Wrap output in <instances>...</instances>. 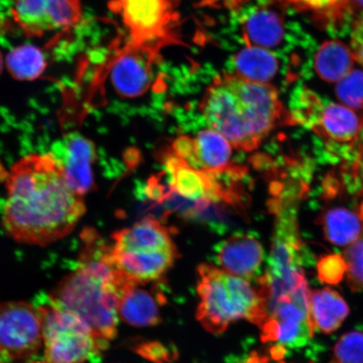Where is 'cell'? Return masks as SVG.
Wrapping results in <instances>:
<instances>
[{
  "label": "cell",
  "mask_w": 363,
  "mask_h": 363,
  "mask_svg": "<svg viewBox=\"0 0 363 363\" xmlns=\"http://www.w3.org/2000/svg\"><path fill=\"white\" fill-rule=\"evenodd\" d=\"M197 319L213 334L223 333L230 324L246 320L261 328L267 319V303L259 289L247 279L210 263L198 267Z\"/></svg>",
  "instance_id": "obj_4"
},
{
  "label": "cell",
  "mask_w": 363,
  "mask_h": 363,
  "mask_svg": "<svg viewBox=\"0 0 363 363\" xmlns=\"http://www.w3.org/2000/svg\"><path fill=\"white\" fill-rule=\"evenodd\" d=\"M349 306L338 292L330 288L316 289L310 295L313 328L330 334L337 330L349 315Z\"/></svg>",
  "instance_id": "obj_17"
},
{
  "label": "cell",
  "mask_w": 363,
  "mask_h": 363,
  "mask_svg": "<svg viewBox=\"0 0 363 363\" xmlns=\"http://www.w3.org/2000/svg\"><path fill=\"white\" fill-rule=\"evenodd\" d=\"M6 65L13 79L33 81L43 74L47 67V62L40 49L33 45H26L9 52Z\"/></svg>",
  "instance_id": "obj_22"
},
{
  "label": "cell",
  "mask_w": 363,
  "mask_h": 363,
  "mask_svg": "<svg viewBox=\"0 0 363 363\" xmlns=\"http://www.w3.org/2000/svg\"><path fill=\"white\" fill-rule=\"evenodd\" d=\"M347 263V279L353 292L363 291V238L349 246L343 253Z\"/></svg>",
  "instance_id": "obj_26"
},
{
  "label": "cell",
  "mask_w": 363,
  "mask_h": 363,
  "mask_svg": "<svg viewBox=\"0 0 363 363\" xmlns=\"http://www.w3.org/2000/svg\"><path fill=\"white\" fill-rule=\"evenodd\" d=\"M178 0H115L111 8L120 13L130 43L162 49L179 42Z\"/></svg>",
  "instance_id": "obj_6"
},
{
  "label": "cell",
  "mask_w": 363,
  "mask_h": 363,
  "mask_svg": "<svg viewBox=\"0 0 363 363\" xmlns=\"http://www.w3.org/2000/svg\"><path fill=\"white\" fill-rule=\"evenodd\" d=\"M345 182L350 192H357L363 197V150L360 156L350 165L344 167Z\"/></svg>",
  "instance_id": "obj_28"
},
{
  "label": "cell",
  "mask_w": 363,
  "mask_h": 363,
  "mask_svg": "<svg viewBox=\"0 0 363 363\" xmlns=\"http://www.w3.org/2000/svg\"><path fill=\"white\" fill-rule=\"evenodd\" d=\"M348 2L355 12L361 11L363 15V0H348Z\"/></svg>",
  "instance_id": "obj_31"
},
{
  "label": "cell",
  "mask_w": 363,
  "mask_h": 363,
  "mask_svg": "<svg viewBox=\"0 0 363 363\" xmlns=\"http://www.w3.org/2000/svg\"><path fill=\"white\" fill-rule=\"evenodd\" d=\"M51 153L74 192L84 196L94 189L92 167L96 151L90 140L79 134L67 135L54 144Z\"/></svg>",
  "instance_id": "obj_11"
},
{
  "label": "cell",
  "mask_w": 363,
  "mask_h": 363,
  "mask_svg": "<svg viewBox=\"0 0 363 363\" xmlns=\"http://www.w3.org/2000/svg\"><path fill=\"white\" fill-rule=\"evenodd\" d=\"M351 47L355 60L363 67V15L358 16L351 27Z\"/></svg>",
  "instance_id": "obj_29"
},
{
  "label": "cell",
  "mask_w": 363,
  "mask_h": 363,
  "mask_svg": "<svg viewBox=\"0 0 363 363\" xmlns=\"http://www.w3.org/2000/svg\"><path fill=\"white\" fill-rule=\"evenodd\" d=\"M112 251L147 254L177 249L170 230L153 218H145L133 226L112 235Z\"/></svg>",
  "instance_id": "obj_13"
},
{
  "label": "cell",
  "mask_w": 363,
  "mask_h": 363,
  "mask_svg": "<svg viewBox=\"0 0 363 363\" xmlns=\"http://www.w3.org/2000/svg\"><path fill=\"white\" fill-rule=\"evenodd\" d=\"M84 246L76 267L48 296L54 306L84 320L108 347L117 334L119 303L133 281L117 269L111 246L94 229L81 235Z\"/></svg>",
  "instance_id": "obj_2"
},
{
  "label": "cell",
  "mask_w": 363,
  "mask_h": 363,
  "mask_svg": "<svg viewBox=\"0 0 363 363\" xmlns=\"http://www.w3.org/2000/svg\"><path fill=\"white\" fill-rule=\"evenodd\" d=\"M245 363H265L264 359L259 356H257V354L255 356L251 357L249 358L248 361Z\"/></svg>",
  "instance_id": "obj_32"
},
{
  "label": "cell",
  "mask_w": 363,
  "mask_h": 363,
  "mask_svg": "<svg viewBox=\"0 0 363 363\" xmlns=\"http://www.w3.org/2000/svg\"><path fill=\"white\" fill-rule=\"evenodd\" d=\"M159 48L128 43L113 62L111 78L116 93L124 98H136L146 94L153 79Z\"/></svg>",
  "instance_id": "obj_10"
},
{
  "label": "cell",
  "mask_w": 363,
  "mask_h": 363,
  "mask_svg": "<svg viewBox=\"0 0 363 363\" xmlns=\"http://www.w3.org/2000/svg\"><path fill=\"white\" fill-rule=\"evenodd\" d=\"M325 101L315 91L299 84L290 95L289 113L296 125L312 130L319 120Z\"/></svg>",
  "instance_id": "obj_23"
},
{
  "label": "cell",
  "mask_w": 363,
  "mask_h": 363,
  "mask_svg": "<svg viewBox=\"0 0 363 363\" xmlns=\"http://www.w3.org/2000/svg\"><path fill=\"white\" fill-rule=\"evenodd\" d=\"M6 23H4V21L2 19V17L0 16V35H3L4 33H6Z\"/></svg>",
  "instance_id": "obj_33"
},
{
  "label": "cell",
  "mask_w": 363,
  "mask_h": 363,
  "mask_svg": "<svg viewBox=\"0 0 363 363\" xmlns=\"http://www.w3.org/2000/svg\"><path fill=\"white\" fill-rule=\"evenodd\" d=\"M330 363H363V333L351 331L335 344Z\"/></svg>",
  "instance_id": "obj_25"
},
{
  "label": "cell",
  "mask_w": 363,
  "mask_h": 363,
  "mask_svg": "<svg viewBox=\"0 0 363 363\" xmlns=\"http://www.w3.org/2000/svg\"><path fill=\"white\" fill-rule=\"evenodd\" d=\"M194 169L224 172L230 169L233 146L223 135L213 129L201 131L194 138Z\"/></svg>",
  "instance_id": "obj_18"
},
{
  "label": "cell",
  "mask_w": 363,
  "mask_h": 363,
  "mask_svg": "<svg viewBox=\"0 0 363 363\" xmlns=\"http://www.w3.org/2000/svg\"><path fill=\"white\" fill-rule=\"evenodd\" d=\"M317 274L322 283L330 285L339 284L347 274V263L343 256L329 254L320 257L317 262Z\"/></svg>",
  "instance_id": "obj_27"
},
{
  "label": "cell",
  "mask_w": 363,
  "mask_h": 363,
  "mask_svg": "<svg viewBox=\"0 0 363 363\" xmlns=\"http://www.w3.org/2000/svg\"><path fill=\"white\" fill-rule=\"evenodd\" d=\"M263 255L259 240L249 234L233 235L217 249L220 269L247 280L260 269Z\"/></svg>",
  "instance_id": "obj_14"
},
{
  "label": "cell",
  "mask_w": 363,
  "mask_h": 363,
  "mask_svg": "<svg viewBox=\"0 0 363 363\" xmlns=\"http://www.w3.org/2000/svg\"><path fill=\"white\" fill-rule=\"evenodd\" d=\"M139 352L144 357H147L150 360L157 362H163L166 358V349L159 344H147L140 346Z\"/></svg>",
  "instance_id": "obj_30"
},
{
  "label": "cell",
  "mask_w": 363,
  "mask_h": 363,
  "mask_svg": "<svg viewBox=\"0 0 363 363\" xmlns=\"http://www.w3.org/2000/svg\"><path fill=\"white\" fill-rule=\"evenodd\" d=\"M143 284L130 283L119 303V317L135 328L157 325L161 320L162 303H164L162 294L143 288Z\"/></svg>",
  "instance_id": "obj_16"
},
{
  "label": "cell",
  "mask_w": 363,
  "mask_h": 363,
  "mask_svg": "<svg viewBox=\"0 0 363 363\" xmlns=\"http://www.w3.org/2000/svg\"><path fill=\"white\" fill-rule=\"evenodd\" d=\"M43 340L38 308L25 302L0 303V357L24 359L38 352Z\"/></svg>",
  "instance_id": "obj_8"
},
{
  "label": "cell",
  "mask_w": 363,
  "mask_h": 363,
  "mask_svg": "<svg viewBox=\"0 0 363 363\" xmlns=\"http://www.w3.org/2000/svg\"><path fill=\"white\" fill-rule=\"evenodd\" d=\"M3 69V58L1 55V52H0V74H1Z\"/></svg>",
  "instance_id": "obj_34"
},
{
  "label": "cell",
  "mask_w": 363,
  "mask_h": 363,
  "mask_svg": "<svg viewBox=\"0 0 363 363\" xmlns=\"http://www.w3.org/2000/svg\"><path fill=\"white\" fill-rule=\"evenodd\" d=\"M355 61L351 48L340 40H333L318 48L313 63L322 80L337 83L352 71Z\"/></svg>",
  "instance_id": "obj_20"
},
{
  "label": "cell",
  "mask_w": 363,
  "mask_h": 363,
  "mask_svg": "<svg viewBox=\"0 0 363 363\" xmlns=\"http://www.w3.org/2000/svg\"><path fill=\"white\" fill-rule=\"evenodd\" d=\"M42 321L45 361L84 363L108 348L79 316L47 301L38 306Z\"/></svg>",
  "instance_id": "obj_5"
},
{
  "label": "cell",
  "mask_w": 363,
  "mask_h": 363,
  "mask_svg": "<svg viewBox=\"0 0 363 363\" xmlns=\"http://www.w3.org/2000/svg\"><path fill=\"white\" fill-rule=\"evenodd\" d=\"M31 363H52V362H49L48 361H45V362H31Z\"/></svg>",
  "instance_id": "obj_35"
},
{
  "label": "cell",
  "mask_w": 363,
  "mask_h": 363,
  "mask_svg": "<svg viewBox=\"0 0 363 363\" xmlns=\"http://www.w3.org/2000/svg\"><path fill=\"white\" fill-rule=\"evenodd\" d=\"M12 13L30 36L74 26L82 16L80 0H16Z\"/></svg>",
  "instance_id": "obj_9"
},
{
  "label": "cell",
  "mask_w": 363,
  "mask_h": 363,
  "mask_svg": "<svg viewBox=\"0 0 363 363\" xmlns=\"http://www.w3.org/2000/svg\"><path fill=\"white\" fill-rule=\"evenodd\" d=\"M6 188L3 225L17 242L48 246L69 235L86 212L83 196L71 189L51 152L22 157Z\"/></svg>",
  "instance_id": "obj_1"
},
{
  "label": "cell",
  "mask_w": 363,
  "mask_h": 363,
  "mask_svg": "<svg viewBox=\"0 0 363 363\" xmlns=\"http://www.w3.org/2000/svg\"><path fill=\"white\" fill-rule=\"evenodd\" d=\"M296 25L290 26L283 12L269 6L252 9L242 21V38L246 45L269 50L274 52L285 42L296 44L301 33Z\"/></svg>",
  "instance_id": "obj_12"
},
{
  "label": "cell",
  "mask_w": 363,
  "mask_h": 363,
  "mask_svg": "<svg viewBox=\"0 0 363 363\" xmlns=\"http://www.w3.org/2000/svg\"><path fill=\"white\" fill-rule=\"evenodd\" d=\"M201 108L211 129L239 151L257 149L276 127L296 125L274 85L255 83L235 72L216 77Z\"/></svg>",
  "instance_id": "obj_3"
},
{
  "label": "cell",
  "mask_w": 363,
  "mask_h": 363,
  "mask_svg": "<svg viewBox=\"0 0 363 363\" xmlns=\"http://www.w3.org/2000/svg\"><path fill=\"white\" fill-rule=\"evenodd\" d=\"M271 4L311 13L313 21L330 33H342L357 19L348 0H267Z\"/></svg>",
  "instance_id": "obj_15"
},
{
  "label": "cell",
  "mask_w": 363,
  "mask_h": 363,
  "mask_svg": "<svg viewBox=\"0 0 363 363\" xmlns=\"http://www.w3.org/2000/svg\"><path fill=\"white\" fill-rule=\"evenodd\" d=\"M234 66L235 74L245 79L270 84L279 72L280 61L275 52L247 45L235 56Z\"/></svg>",
  "instance_id": "obj_19"
},
{
  "label": "cell",
  "mask_w": 363,
  "mask_h": 363,
  "mask_svg": "<svg viewBox=\"0 0 363 363\" xmlns=\"http://www.w3.org/2000/svg\"><path fill=\"white\" fill-rule=\"evenodd\" d=\"M310 295L306 287L267 303V319L261 328L262 342H278L282 347L306 343L315 331L310 315Z\"/></svg>",
  "instance_id": "obj_7"
},
{
  "label": "cell",
  "mask_w": 363,
  "mask_h": 363,
  "mask_svg": "<svg viewBox=\"0 0 363 363\" xmlns=\"http://www.w3.org/2000/svg\"><path fill=\"white\" fill-rule=\"evenodd\" d=\"M325 238L338 247L351 245L363 234V220L358 213L344 207H334L321 216Z\"/></svg>",
  "instance_id": "obj_21"
},
{
  "label": "cell",
  "mask_w": 363,
  "mask_h": 363,
  "mask_svg": "<svg viewBox=\"0 0 363 363\" xmlns=\"http://www.w3.org/2000/svg\"><path fill=\"white\" fill-rule=\"evenodd\" d=\"M335 94L345 106L363 110V70L353 69L338 82Z\"/></svg>",
  "instance_id": "obj_24"
}]
</instances>
